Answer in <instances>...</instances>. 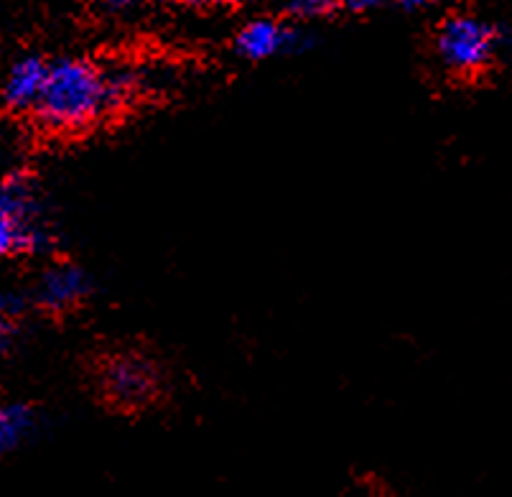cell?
<instances>
[{
    "mask_svg": "<svg viewBox=\"0 0 512 497\" xmlns=\"http://www.w3.org/2000/svg\"><path fill=\"white\" fill-rule=\"evenodd\" d=\"M128 82L120 74H107L90 59L51 62L49 82L34 110V123L51 136H72L92 128L123 108Z\"/></svg>",
    "mask_w": 512,
    "mask_h": 497,
    "instance_id": "6da1fadb",
    "label": "cell"
},
{
    "mask_svg": "<svg viewBox=\"0 0 512 497\" xmlns=\"http://www.w3.org/2000/svg\"><path fill=\"white\" fill-rule=\"evenodd\" d=\"M57 248V227L39 179L26 166L8 169L0 187V253L11 260H51Z\"/></svg>",
    "mask_w": 512,
    "mask_h": 497,
    "instance_id": "7a4b0ae2",
    "label": "cell"
},
{
    "mask_svg": "<svg viewBox=\"0 0 512 497\" xmlns=\"http://www.w3.org/2000/svg\"><path fill=\"white\" fill-rule=\"evenodd\" d=\"M505 34L500 26L474 13H454L439 23L434 51L441 67L459 77H477L500 57Z\"/></svg>",
    "mask_w": 512,
    "mask_h": 497,
    "instance_id": "3957f363",
    "label": "cell"
},
{
    "mask_svg": "<svg viewBox=\"0 0 512 497\" xmlns=\"http://www.w3.org/2000/svg\"><path fill=\"white\" fill-rule=\"evenodd\" d=\"M92 296V278L69 258L46 260L29 289L31 306L49 317L72 314Z\"/></svg>",
    "mask_w": 512,
    "mask_h": 497,
    "instance_id": "277c9868",
    "label": "cell"
},
{
    "mask_svg": "<svg viewBox=\"0 0 512 497\" xmlns=\"http://www.w3.org/2000/svg\"><path fill=\"white\" fill-rule=\"evenodd\" d=\"M102 396L123 411L146 408L161 390V375L148 357L138 352H120L107 357L100 373Z\"/></svg>",
    "mask_w": 512,
    "mask_h": 497,
    "instance_id": "5b68a950",
    "label": "cell"
},
{
    "mask_svg": "<svg viewBox=\"0 0 512 497\" xmlns=\"http://www.w3.org/2000/svg\"><path fill=\"white\" fill-rule=\"evenodd\" d=\"M306 44L309 41L296 26L276 18H253L235 34V51L248 62H265L281 54H291L304 49Z\"/></svg>",
    "mask_w": 512,
    "mask_h": 497,
    "instance_id": "8992f818",
    "label": "cell"
},
{
    "mask_svg": "<svg viewBox=\"0 0 512 497\" xmlns=\"http://www.w3.org/2000/svg\"><path fill=\"white\" fill-rule=\"evenodd\" d=\"M51 62L41 57H21L11 64L3 82V105L8 113L34 115L49 82Z\"/></svg>",
    "mask_w": 512,
    "mask_h": 497,
    "instance_id": "52a82bcc",
    "label": "cell"
},
{
    "mask_svg": "<svg viewBox=\"0 0 512 497\" xmlns=\"http://www.w3.org/2000/svg\"><path fill=\"white\" fill-rule=\"evenodd\" d=\"M41 413L29 401H8L0 411V449L6 454L21 452L41 431Z\"/></svg>",
    "mask_w": 512,
    "mask_h": 497,
    "instance_id": "ba28073f",
    "label": "cell"
},
{
    "mask_svg": "<svg viewBox=\"0 0 512 497\" xmlns=\"http://www.w3.org/2000/svg\"><path fill=\"white\" fill-rule=\"evenodd\" d=\"M337 11V0H291L288 3V16L296 21H319Z\"/></svg>",
    "mask_w": 512,
    "mask_h": 497,
    "instance_id": "9c48e42d",
    "label": "cell"
},
{
    "mask_svg": "<svg viewBox=\"0 0 512 497\" xmlns=\"http://www.w3.org/2000/svg\"><path fill=\"white\" fill-rule=\"evenodd\" d=\"M388 0H337L339 11H347V13H367V11H375V8L385 6Z\"/></svg>",
    "mask_w": 512,
    "mask_h": 497,
    "instance_id": "30bf717a",
    "label": "cell"
},
{
    "mask_svg": "<svg viewBox=\"0 0 512 497\" xmlns=\"http://www.w3.org/2000/svg\"><path fill=\"white\" fill-rule=\"evenodd\" d=\"M169 3H176V6L186 8H220V6H232L237 0H169Z\"/></svg>",
    "mask_w": 512,
    "mask_h": 497,
    "instance_id": "8fae6325",
    "label": "cell"
},
{
    "mask_svg": "<svg viewBox=\"0 0 512 497\" xmlns=\"http://www.w3.org/2000/svg\"><path fill=\"white\" fill-rule=\"evenodd\" d=\"M143 3V0H107V6L110 8H118V11H125V8H133Z\"/></svg>",
    "mask_w": 512,
    "mask_h": 497,
    "instance_id": "7c38bea8",
    "label": "cell"
},
{
    "mask_svg": "<svg viewBox=\"0 0 512 497\" xmlns=\"http://www.w3.org/2000/svg\"><path fill=\"white\" fill-rule=\"evenodd\" d=\"M398 3L403 8H423L428 6V3H434V0H398Z\"/></svg>",
    "mask_w": 512,
    "mask_h": 497,
    "instance_id": "4fadbf2b",
    "label": "cell"
}]
</instances>
